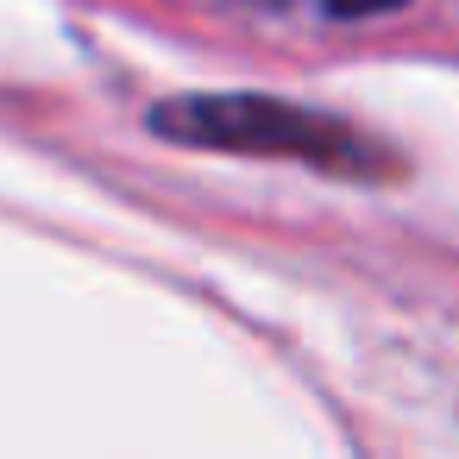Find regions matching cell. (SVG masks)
Wrapping results in <instances>:
<instances>
[{
    "instance_id": "6da1fadb",
    "label": "cell",
    "mask_w": 459,
    "mask_h": 459,
    "mask_svg": "<svg viewBox=\"0 0 459 459\" xmlns=\"http://www.w3.org/2000/svg\"><path fill=\"white\" fill-rule=\"evenodd\" d=\"M152 126L177 145L208 152H252V158H296L327 177H384L390 158L333 114L277 101V95H189L152 114Z\"/></svg>"
},
{
    "instance_id": "7a4b0ae2",
    "label": "cell",
    "mask_w": 459,
    "mask_h": 459,
    "mask_svg": "<svg viewBox=\"0 0 459 459\" xmlns=\"http://www.w3.org/2000/svg\"><path fill=\"white\" fill-rule=\"evenodd\" d=\"M333 13H346V20H365V13H390V7H403V0H327Z\"/></svg>"
}]
</instances>
